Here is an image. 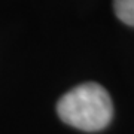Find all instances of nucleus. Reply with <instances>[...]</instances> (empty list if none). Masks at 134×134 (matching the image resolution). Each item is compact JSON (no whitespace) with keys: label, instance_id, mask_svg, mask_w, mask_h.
<instances>
[{"label":"nucleus","instance_id":"f257e3e1","mask_svg":"<svg viewBox=\"0 0 134 134\" xmlns=\"http://www.w3.org/2000/svg\"><path fill=\"white\" fill-rule=\"evenodd\" d=\"M63 122L82 131L94 133L106 128L113 116L109 92L96 82H85L67 91L57 103Z\"/></svg>","mask_w":134,"mask_h":134},{"label":"nucleus","instance_id":"f03ea898","mask_svg":"<svg viewBox=\"0 0 134 134\" xmlns=\"http://www.w3.org/2000/svg\"><path fill=\"white\" fill-rule=\"evenodd\" d=\"M113 9L119 21L134 27V0H113Z\"/></svg>","mask_w":134,"mask_h":134}]
</instances>
